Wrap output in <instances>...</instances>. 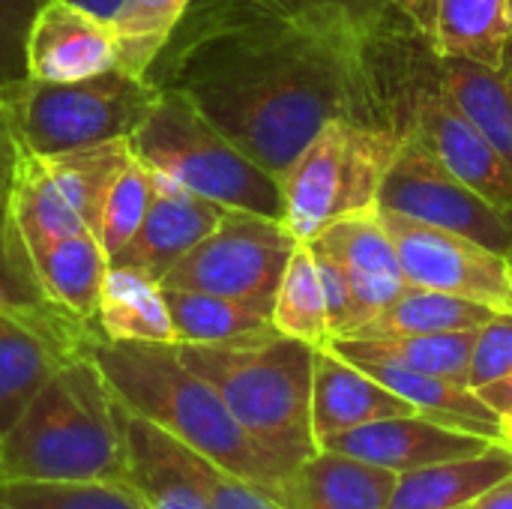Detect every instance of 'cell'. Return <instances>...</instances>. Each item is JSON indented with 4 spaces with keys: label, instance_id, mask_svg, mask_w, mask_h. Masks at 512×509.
<instances>
[{
    "label": "cell",
    "instance_id": "obj_1",
    "mask_svg": "<svg viewBox=\"0 0 512 509\" xmlns=\"http://www.w3.org/2000/svg\"><path fill=\"white\" fill-rule=\"evenodd\" d=\"M282 174L333 117L384 120L372 39L303 0H195L144 75Z\"/></svg>",
    "mask_w": 512,
    "mask_h": 509
},
{
    "label": "cell",
    "instance_id": "obj_2",
    "mask_svg": "<svg viewBox=\"0 0 512 509\" xmlns=\"http://www.w3.org/2000/svg\"><path fill=\"white\" fill-rule=\"evenodd\" d=\"M87 354L126 411L159 426L228 474L264 489L288 509H303L300 477L282 468L237 423L222 396L180 360L174 345L111 342L99 336Z\"/></svg>",
    "mask_w": 512,
    "mask_h": 509
},
{
    "label": "cell",
    "instance_id": "obj_3",
    "mask_svg": "<svg viewBox=\"0 0 512 509\" xmlns=\"http://www.w3.org/2000/svg\"><path fill=\"white\" fill-rule=\"evenodd\" d=\"M126 411L90 354L66 360L0 435V480H126Z\"/></svg>",
    "mask_w": 512,
    "mask_h": 509
},
{
    "label": "cell",
    "instance_id": "obj_4",
    "mask_svg": "<svg viewBox=\"0 0 512 509\" xmlns=\"http://www.w3.org/2000/svg\"><path fill=\"white\" fill-rule=\"evenodd\" d=\"M180 360L201 375L237 423L291 474L318 450L312 432L315 348L267 330L222 345H174Z\"/></svg>",
    "mask_w": 512,
    "mask_h": 509
},
{
    "label": "cell",
    "instance_id": "obj_5",
    "mask_svg": "<svg viewBox=\"0 0 512 509\" xmlns=\"http://www.w3.org/2000/svg\"><path fill=\"white\" fill-rule=\"evenodd\" d=\"M129 150L156 174L228 210L285 216L282 180L225 138L186 96L159 90Z\"/></svg>",
    "mask_w": 512,
    "mask_h": 509
},
{
    "label": "cell",
    "instance_id": "obj_6",
    "mask_svg": "<svg viewBox=\"0 0 512 509\" xmlns=\"http://www.w3.org/2000/svg\"><path fill=\"white\" fill-rule=\"evenodd\" d=\"M402 135L381 120L333 117L282 174L288 231L309 243L327 225L378 207Z\"/></svg>",
    "mask_w": 512,
    "mask_h": 509
},
{
    "label": "cell",
    "instance_id": "obj_7",
    "mask_svg": "<svg viewBox=\"0 0 512 509\" xmlns=\"http://www.w3.org/2000/svg\"><path fill=\"white\" fill-rule=\"evenodd\" d=\"M156 96L147 78L108 69L66 84L24 78L0 96V105L24 153L54 156L129 138Z\"/></svg>",
    "mask_w": 512,
    "mask_h": 509
},
{
    "label": "cell",
    "instance_id": "obj_8",
    "mask_svg": "<svg viewBox=\"0 0 512 509\" xmlns=\"http://www.w3.org/2000/svg\"><path fill=\"white\" fill-rule=\"evenodd\" d=\"M129 156V138L54 156L21 150L9 189V210L27 252L57 237L81 231L99 234L105 195Z\"/></svg>",
    "mask_w": 512,
    "mask_h": 509
},
{
    "label": "cell",
    "instance_id": "obj_9",
    "mask_svg": "<svg viewBox=\"0 0 512 509\" xmlns=\"http://www.w3.org/2000/svg\"><path fill=\"white\" fill-rule=\"evenodd\" d=\"M297 243L300 240L282 219L225 210L222 222L183 261H177L159 285L231 297L270 315Z\"/></svg>",
    "mask_w": 512,
    "mask_h": 509
},
{
    "label": "cell",
    "instance_id": "obj_10",
    "mask_svg": "<svg viewBox=\"0 0 512 509\" xmlns=\"http://www.w3.org/2000/svg\"><path fill=\"white\" fill-rule=\"evenodd\" d=\"M378 210L465 234L504 255L512 249V213L498 210L477 189L447 171L423 144L405 135L381 186Z\"/></svg>",
    "mask_w": 512,
    "mask_h": 509
},
{
    "label": "cell",
    "instance_id": "obj_11",
    "mask_svg": "<svg viewBox=\"0 0 512 509\" xmlns=\"http://www.w3.org/2000/svg\"><path fill=\"white\" fill-rule=\"evenodd\" d=\"M381 219L399 252L408 285L507 309L512 291L510 255L465 234L432 228L399 213L381 210Z\"/></svg>",
    "mask_w": 512,
    "mask_h": 509
},
{
    "label": "cell",
    "instance_id": "obj_12",
    "mask_svg": "<svg viewBox=\"0 0 512 509\" xmlns=\"http://www.w3.org/2000/svg\"><path fill=\"white\" fill-rule=\"evenodd\" d=\"M24 66L33 81H81L108 69H117V36L108 18L69 3L42 0L33 12Z\"/></svg>",
    "mask_w": 512,
    "mask_h": 509
},
{
    "label": "cell",
    "instance_id": "obj_13",
    "mask_svg": "<svg viewBox=\"0 0 512 509\" xmlns=\"http://www.w3.org/2000/svg\"><path fill=\"white\" fill-rule=\"evenodd\" d=\"M315 249L327 252L354 300V327L348 336H354L366 321H372L381 309H387L405 288V273L399 252L390 240V231L381 219V210H363L351 213L333 225H327L315 240H309ZM342 336V339H348Z\"/></svg>",
    "mask_w": 512,
    "mask_h": 509
},
{
    "label": "cell",
    "instance_id": "obj_14",
    "mask_svg": "<svg viewBox=\"0 0 512 509\" xmlns=\"http://www.w3.org/2000/svg\"><path fill=\"white\" fill-rule=\"evenodd\" d=\"M390 15L435 57L507 66L512 39L507 0H390Z\"/></svg>",
    "mask_w": 512,
    "mask_h": 509
},
{
    "label": "cell",
    "instance_id": "obj_15",
    "mask_svg": "<svg viewBox=\"0 0 512 509\" xmlns=\"http://www.w3.org/2000/svg\"><path fill=\"white\" fill-rule=\"evenodd\" d=\"M495 441L429 420L423 414H408V417H387L375 420L357 429H348L342 435L327 438L321 447L336 450L363 462H372L378 468L408 474L426 465L462 459V456H477L489 450Z\"/></svg>",
    "mask_w": 512,
    "mask_h": 509
},
{
    "label": "cell",
    "instance_id": "obj_16",
    "mask_svg": "<svg viewBox=\"0 0 512 509\" xmlns=\"http://www.w3.org/2000/svg\"><path fill=\"white\" fill-rule=\"evenodd\" d=\"M228 207L189 192L186 186L174 183L153 171V201L138 234L129 246L111 261L132 267L153 282H162L177 261H183L225 216Z\"/></svg>",
    "mask_w": 512,
    "mask_h": 509
},
{
    "label": "cell",
    "instance_id": "obj_17",
    "mask_svg": "<svg viewBox=\"0 0 512 509\" xmlns=\"http://www.w3.org/2000/svg\"><path fill=\"white\" fill-rule=\"evenodd\" d=\"M417 414L402 396L375 381L360 366L339 357L330 345L315 348L312 360V432L318 447L348 429Z\"/></svg>",
    "mask_w": 512,
    "mask_h": 509
},
{
    "label": "cell",
    "instance_id": "obj_18",
    "mask_svg": "<svg viewBox=\"0 0 512 509\" xmlns=\"http://www.w3.org/2000/svg\"><path fill=\"white\" fill-rule=\"evenodd\" d=\"M0 309L15 312L72 354H87V348L102 336L96 324L81 321L48 300L36 279L21 228L9 210V198H0Z\"/></svg>",
    "mask_w": 512,
    "mask_h": 509
},
{
    "label": "cell",
    "instance_id": "obj_19",
    "mask_svg": "<svg viewBox=\"0 0 512 509\" xmlns=\"http://www.w3.org/2000/svg\"><path fill=\"white\" fill-rule=\"evenodd\" d=\"M512 474V450L492 444L477 456H462L399 474L390 509H462Z\"/></svg>",
    "mask_w": 512,
    "mask_h": 509
},
{
    "label": "cell",
    "instance_id": "obj_20",
    "mask_svg": "<svg viewBox=\"0 0 512 509\" xmlns=\"http://www.w3.org/2000/svg\"><path fill=\"white\" fill-rule=\"evenodd\" d=\"M30 261L42 291L54 306L96 324L99 291L111 264L96 231H81L42 243L30 249Z\"/></svg>",
    "mask_w": 512,
    "mask_h": 509
},
{
    "label": "cell",
    "instance_id": "obj_21",
    "mask_svg": "<svg viewBox=\"0 0 512 509\" xmlns=\"http://www.w3.org/2000/svg\"><path fill=\"white\" fill-rule=\"evenodd\" d=\"M96 327L111 342L177 345L162 285L123 264H108L96 306Z\"/></svg>",
    "mask_w": 512,
    "mask_h": 509
},
{
    "label": "cell",
    "instance_id": "obj_22",
    "mask_svg": "<svg viewBox=\"0 0 512 509\" xmlns=\"http://www.w3.org/2000/svg\"><path fill=\"white\" fill-rule=\"evenodd\" d=\"M354 366H360L375 381H381L396 396H402L417 414L447 423V426H456V429H465V432H474V435H483L495 444H504V426H501L498 414L468 384L414 372V369H402L393 363H354Z\"/></svg>",
    "mask_w": 512,
    "mask_h": 509
},
{
    "label": "cell",
    "instance_id": "obj_23",
    "mask_svg": "<svg viewBox=\"0 0 512 509\" xmlns=\"http://www.w3.org/2000/svg\"><path fill=\"white\" fill-rule=\"evenodd\" d=\"M78 354L15 312L0 309V435L18 420L39 387Z\"/></svg>",
    "mask_w": 512,
    "mask_h": 509
},
{
    "label": "cell",
    "instance_id": "obj_24",
    "mask_svg": "<svg viewBox=\"0 0 512 509\" xmlns=\"http://www.w3.org/2000/svg\"><path fill=\"white\" fill-rule=\"evenodd\" d=\"M399 474L318 447L300 468L303 509H390Z\"/></svg>",
    "mask_w": 512,
    "mask_h": 509
},
{
    "label": "cell",
    "instance_id": "obj_25",
    "mask_svg": "<svg viewBox=\"0 0 512 509\" xmlns=\"http://www.w3.org/2000/svg\"><path fill=\"white\" fill-rule=\"evenodd\" d=\"M477 330L390 336V339H330L327 345L348 363H393L402 369L468 384Z\"/></svg>",
    "mask_w": 512,
    "mask_h": 509
},
{
    "label": "cell",
    "instance_id": "obj_26",
    "mask_svg": "<svg viewBox=\"0 0 512 509\" xmlns=\"http://www.w3.org/2000/svg\"><path fill=\"white\" fill-rule=\"evenodd\" d=\"M495 312L498 309L477 303V300L408 285L387 309H381L372 321H366L348 339H390V336L480 330Z\"/></svg>",
    "mask_w": 512,
    "mask_h": 509
},
{
    "label": "cell",
    "instance_id": "obj_27",
    "mask_svg": "<svg viewBox=\"0 0 512 509\" xmlns=\"http://www.w3.org/2000/svg\"><path fill=\"white\" fill-rule=\"evenodd\" d=\"M438 78L512 168V81L507 66L495 69L462 57H438Z\"/></svg>",
    "mask_w": 512,
    "mask_h": 509
},
{
    "label": "cell",
    "instance_id": "obj_28",
    "mask_svg": "<svg viewBox=\"0 0 512 509\" xmlns=\"http://www.w3.org/2000/svg\"><path fill=\"white\" fill-rule=\"evenodd\" d=\"M126 447V483H132L144 495L150 509H210L207 501L195 492V486L171 462L168 435L132 411H126Z\"/></svg>",
    "mask_w": 512,
    "mask_h": 509
},
{
    "label": "cell",
    "instance_id": "obj_29",
    "mask_svg": "<svg viewBox=\"0 0 512 509\" xmlns=\"http://www.w3.org/2000/svg\"><path fill=\"white\" fill-rule=\"evenodd\" d=\"M177 330V345H222L276 330L270 315L207 291L162 288Z\"/></svg>",
    "mask_w": 512,
    "mask_h": 509
},
{
    "label": "cell",
    "instance_id": "obj_30",
    "mask_svg": "<svg viewBox=\"0 0 512 509\" xmlns=\"http://www.w3.org/2000/svg\"><path fill=\"white\" fill-rule=\"evenodd\" d=\"M270 321L282 336L300 339L312 348H321L333 339L327 297L309 243H297V249L291 252V261L276 288Z\"/></svg>",
    "mask_w": 512,
    "mask_h": 509
},
{
    "label": "cell",
    "instance_id": "obj_31",
    "mask_svg": "<svg viewBox=\"0 0 512 509\" xmlns=\"http://www.w3.org/2000/svg\"><path fill=\"white\" fill-rule=\"evenodd\" d=\"M192 3L195 0H123L111 18L117 69L144 78Z\"/></svg>",
    "mask_w": 512,
    "mask_h": 509
},
{
    "label": "cell",
    "instance_id": "obj_32",
    "mask_svg": "<svg viewBox=\"0 0 512 509\" xmlns=\"http://www.w3.org/2000/svg\"><path fill=\"white\" fill-rule=\"evenodd\" d=\"M0 507L9 509H150L126 480L30 483L0 480Z\"/></svg>",
    "mask_w": 512,
    "mask_h": 509
},
{
    "label": "cell",
    "instance_id": "obj_33",
    "mask_svg": "<svg viewBox=\"0 0 512 509\" xmlns=\"http://www.w3.org/2000/svg\"><path fill=\"white\" fill-rule=\"evenodd\" d=\"M153 201V171L132 153L126 159V165L120 168V174L114 177L105 204H102V219H99V243L108 255V261H114L129 240L138 234L147 207Z\"/></svg>",
    "mask_w": 512,
    "mask_h": 509
},
{
    "label": "cell",
    "instance_id": "obj_34",
    "mask_svg": "<svg viewBox=\"0 0 512 509\" xmlns=\"http://www.w3.org/2000/svg\"><path fill=\"white\" fill-rule=\"evenodd\" d=\"M512 375V312L498 309L474 336L468 387L480 390L486 384L504 381Z\"/></svg>",
    "mask_w": 512,
    "mask_h": 509
},
{
    "label": "cell",
    "instance_id": "obj_35",
    "mask_svg": "<svg viewBox=\"0 0 512 509\" xmlns=\"http://www.w3.org/2000/svg\"><path fill=\"white\" fill-rule=\"evenodd\" d=\"M42 0H0V96L27 78L24 42Z\"/></svg>",
    "mask_w": 512,
    "mask_h": 509
},
{
    "label": "cell",
    "instance_id": "obj_36",
    "mask_svg": "<svg viewBox=\"0 0 512 509\" xmlns=\"http://www.w3.org/2000/svg\"><path fill=\"white\" fill-rule=\"evenodd\" d=\"M324 6L339 9L363 36L375 39L390 21V0H324Z\"/></svg>",
    "mask_w": 512,
    "mask_h": 509
},
{
    "label": "cell",
    "instance_id": "obj_37",
    "mask_svg": "<svg viewBox=\"0 0 512 509\" xmlns=\"http://www.w3.org/2000/svg\"><path fill=\"white\" fill-rule=\"evenodd\" d=\"M21 147L12 129V120L6 114V108L0 105V198H9L12 189V177H15V165H18Z\"/></svg>",
    "mask_w": 512,
    "mask_h": 509
},
{
    "label": "cell",
    "instance_id": "obj_38",
    "mask_svg": "<svg viewBox=\"0 0 512 509\" xmlns=\"http://www.w3.org/2000/svg\"><path fill=\"white\" fill-rule=\"evenodd\" d=\"M477 396L498 414L501 426H504V438L512 432V375L504 381H495V384H486L477 390Z\"/></svg>",
    "mask_w": 512,
    "mask_h": 509
},
{
    "label": "cell",
    "instance_id": "obj_39",
    "mask_svg": "<svg viewBox=\"0 0 512 509\" xmlns=\"http://www.w3.org/2000/svg\"><path fill=\"white\" fill-rule=\"evenodd\" d=\"M468 509H512V474L489 492H483L477 501H471Z\"/></svg>",
    "mask_w": 512,
    "mask_h": 509
},
{
    "label": "cell",
    "instance_id": "obj_40",
    "mask_svg": "<svg viewBox=\"0 0 512 509\" xmlns=\"http://www.w3.org/2000/svg\"><path fill=\"white\" fill-rule=\"evenodd\" d=\"M69 3H78V6H84V9H90V12H96L99 18H108V21H111L123 0H69Z\"/></svg>",
    "mask_w": 512,
    "mask_h": 509
},
{
    "label": "cell",
    "instance_id": "obj_41",
    "mask_svg": "<svg viewBox=\"0 0 512 509\" xmlns=\"http://www.w3.org/2000/svg\"><path fill=\"white\" fill-rule=\"evenodd\" d=\"M504 444H507V447H510V450H512V432H510V435H507V438H504Z\"/></svg>",
    "mask_w": 512,
    "mask_h": 509
},
{
    "label": "cell",
    "instance_id": "obj_42",
    "mask_svg": "<svg viewBox=\"0 0 512 509\" xmlns=\"http://www.w3.org/2000/svg\"><path fill=\"white\" fill-rule=\"evenodd\" d=\"M507 63L512 66V39H510V51H507Z\"/></svg>",
    "mask_w": 512,
    "mask_h": 509
},
{
    "label": "cell",
    "instance_id": "obj_43",
    "mask_svg": "<svg viewBox=\"0 0 512 509\" xmlns=\"http://www.w3.org/2000/svg\"><path fill=\"white\" fill-rule=\"evenodd\" d=\"M303 3H324V0H303Z\"/></svg>",
    "mask_w": 512,
    "mask_h": 509
},
{
    "label": "cell",
    "instance_id": "obj_44",
    "mask_svg": "<svg viewBox=\"0 0 512 509\" xmlns=\"http://www.w3.org/2000/svg\"><path fill=\"white\" fill-rule=\"evenodd\" d=\"M507 309H510V312H512V291H510V303H507Z\"/></svg>",
    "mask_w": 512,
    "mask_h": 509
},
{
    "label": "cell",
    "instance_id": "obj_45",
    "mask_svg": "<svg viewBox=\"0 0 512 509\" xmlns=\"http://www.w3.org/2000/svg\"><path fill=\"white\" fill-rule=\"evenodd\" d=\"M507 72H510V81H512V66H510V63H507Z\"/></svg>",
    "mask_w": 512,
    "mask_h": 509
},
{
    "label": "cell",
    "instance_id": "obj_46",
    "mask_svg": "<svg viewBox=\"0 0 512 509\" xmlns=\"http://www.w3.org/2000/svg\"><path fill=\"white\" fill-rule=\"evenodd\" d=\"M507 6H510V15H512V0H507Z\"/></svg>",
    "mask_w": 512,
    "mask_h": 509
},
{
    "label": "cell",
    "instance_id": "obj_47",
    "mask_svg": "<svg viewBox=\"0 0 512 509\" xmlns=\"http://www.w3.org/2000/svg\"><path fill=\"white\" fill-rule=\"evenodd\" d=\"M510 264H512V249H510Z\"/></svg>",
    "mask_w": 512,
    "mask_h": 509
},
{
    "label": "cell",
    "instance_id": "obj_48",
    "mask_svg": "<svg viewBox=\"0 0 512 509\" xmlns=\"http://www.w3.org/2000/svg\"><path fill=\"white\" fill-rule=\"evenodd\" d=\"M0 509H9V507H0Z\"/></svg>",
    "mask_w": 512,
    "mask_h": 509
},
{
    "label": "cell",
    "instance_id": "obj_49",
    "mask_svg": "<svg viewBox=\"0 0 512 509\" xmlns=\"http://www.w3.org/2000/svg\"><path fill=\"white\" fill-rule=\"evenodd\" d=\"M462 509H468V507H462Z\"/></svg>",
    "mask_w": 512,
    "mask_h": 509
}]
</instances>
